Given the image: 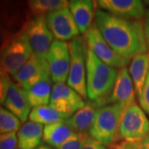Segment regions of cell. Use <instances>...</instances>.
<instances>
[{
	"instance_id": "cell-14",
	"label": "cell",
	"mask_w": 149,
	"mask_h": 149,
	"mask_svg": "<svg viewBox=\"0 0 149 149\" xmlns=\"http://www.w3.org/2000/svg\"><path fill=\"white\" fill-rule=\"evenodd\" d=\"M102 10L125 18H140L144 15L143 3L139 0H99Z\"/></svg>"
},
{
	"instance_id": "cell-22",
	"label": "cell",
	"mask_w": 149,
	"mask_h": 149,
	"mask_svg": "<svg viewBox=\"0 0 149 149\" xmlns=\"http://www.w3.org/2000/svg\"><path fill=\"white\" fill-rule=\"evenodd\" d=\"M70 117V115L61 113L49 104L33 108L30 113L29 119L32 122L48 125L65 121Z\"/></svg>"
},
{
	"instance_id": "cell-21",
	"label": "cell",
	"mask_w": 149,
	"mask_h": 149,
	"mask_svg": "<svg viewBox=\"0 0 149 149\" xmlns=\"http://www.w3.org/2000/svg\"><path fill=\"white\" fill-rule=\"evenodd\" d=\"M52 78H46L39 80L38 82L26 90L27 99L31 106L35 108L38 106L47 105L50 104L51 95H52Z\"/></svg>"
},
{
	"instance_id": "cell-2",
	"label": "cell",
	"mask_w": 149,
	"mask_h": 149,
	"mask_svg": "<svg viewBox=\"0 0 149 149\" xmlns=\"http://www.w3.org/2000/svg\"><path fill=\"white\" fill-rule=\"evenodd\" d=\"M117 69L101 61L94 52L86 48V90L87 97L98 108L108 105L115 83Z\"/></svg>"
},
{
	"instance_id": "cell-15",
	"label": "cell",
	"mask_w": 149,
	"mask_h": 149,
	"mask_svg": "<svg viewBox=\"0 0 149 149\" xmlns=\"http://www.w3.org/2000/svg\"><path fill=\"white\" fill-rule=\"evenodd\" d=\"M4 106L21 122L25 123L31 113V104L28 101L26 90L17 83H12L6 96Z\"/></svg>"
},
{
	"instance_id": "cell-18",
	"label": "cell",
	"mask_w": 149,
	"mask_h": 149,
	"mask_svg": "<svg viewBox=\"0 0 149 149\" xmlns=\"http://www.w3.org/2000/svg\"><path fill=\"white\" fill-rule=\"evenodd\" d=\"M98 109L99 108L95 102L87 103L83 108L75 112L71 117L66 119V122L68 123L74 133L87 134L91 129Z\"/></svg>"
},
{
	"instance_id": "cell-9",
	"label": "cell",
	"mask_w": 149,
	"mask_h": 149,
	"mask_svg": "<svg viewBox=\"0 0 149 149\" xmlns=\"http://www.w3.org/2000/svg\"><path fill=\"white\" fill-rule=\"evenodd\" d=\"M49 71L55 83H64L68 79L70 70V51L68 44L54 40L47 55Z\"/></svg>"
},
{
	"instance_id": "cell-10",
	"label": "cell",
	"mask_w": 149,
	"mask_h": 149,
	"mask_svg": "<svg viewBox=\"0 0 149 149\" xmlns=\"http://www.w3.org/2000/svg\"><path fill=\"white\" fill-rule=\"evenodd\" d=\"M46 20L49 30L57 41L72 40L80 33L69 8L48 13L46 15Z\"/></svg>"
},
{
	"instance_id": "cell-31",
	"label": "cell",
	"mask_w": 149,
	"mask_h": 149,
	"mask_svg": "<svg viewBox=\"0 0 149 149\" xmlns=\"http://www.w3.org/2000/svg\"><path fill=\"white\" fill-rule=\"evenodd\" d=\"M80 149H106L105 146L102 145L100 143L96 142L95 140H93L91 138L87 139V141L85 142V144L82 146V148Z\"/></svg>"
},
{
	"instance_id": "cell-6",
	"label": "cell",
	"mask_w": 149,
	"mask_h": 149,
	"mask_svg": "<svg viewBox=\"0 0 149 149\" xmlns=\"http://www.w3.org/2000/svg\"><path fill=\"white\" fill-rule=\"evenodd\" d=\"M149 134V120L143 110L135 103L123 112L118 135L125 142L136 143Z\"/></svg>"
},
{
	"instance_id": "cell-26",
	"label": "cell",
	"mask_w": 149,
	"mask_h": 149,
	"mask_svg": "<svg viewBox=\"0 0 149 149\" xmlns=\"http://www.w3.org/2000/svg\"><path fill=\"white\" fill-rule=\"evenodd\" d=\"M18 139L16 133L0 134V149H17Z\"/></svg>"
},
{
	"instance_id": "cell-27",
	"label": "cell",
	"mask_w": 149,
	"mask_h": 149,
	"mask_svg": "<svg viewBox=\"0 0 149 149\" xmlns=\"http://www.w3.org/2000/svg\"><path fill=\"white\" fill-rule=\"evenodd\" d=\"M12 83L13 82L9 74L0 69V106L4 104L6 96Z\"/></svg>"
},
{
	"instance_id": "cell-5",
	"label": "cell",
	"mask_w": 149,
	"mask_h": 149,
	"mask_svg": "<svg viewBox=\"0 0 149 149\" xmlns=\"http://www.w3.org/2000/svg\"><path fill=\"white\" fill-rule=\"evenodd\" d=\"M32 50L24 32L15 34L0 56V69L12 76L28 61Z\"/></svg>"
},
{
	"instance_id": "cell-4",
	"label": "cell",
	"mask_w": 149,
	"mask_h": 149,
	"mask_svg": "<svg viewBox=\"0 0 149 149\" xmlns=\"http://www.w3.org/2000/svg\"><path fill=\"white\" fill-rule=\"evenodd\" d=\"M84 38L76 37L68 43L70 51V70L68 85L83 99H87L86 90V47Z\"/></svg>"
},
{
	"instance_id": "cell-8",
	"label": "cell",
	"mask_w": 149,
	"mask_h": 149,
	"mask_svg": "<svg viewBox=\"0 0 149 149\" xmlns=\"http://www.w3.org/2000/svg\"><path fill=\"white\" fill-rule=\"evenodd\" d=\"M22 32L27 37L32 52L47 58L49 48L53 42V35L48 28L46 15L34 16L27 22Z\"/></svg>"
},
{
	"instance_id": "cell-13",
	"label": "cell",
	"mask_w": 149,
	"mask_h": 149,
	"mask_svg": "<svg viewBox=\"0 0 149 149\" xmlns=\"http://www.w3.org/2000/svg\"><path fill=\"white\" fill-rule=\"evenodd\" d=\"M135 89L127 67L119 69L109 103L120 104L124 110L134 104Z\"/></svg>"
},
{
	"instance_id": "cell-23",
	"label": "cell",
	"mask_w": 149,
	"mask_h": 149,
	"mask_svg": "<svg viewBox=\"0 0 149 149\" xmlns=\"http://www.w3.org/2000/svg\"><path fill=\"white\" fill-rule=\"evenodd\" d=\"M68 6L69 1L66 0H30L27 2L28 9L33 16L47 15Z\"/></svg>"
},
{
	"instance_id": "cell-24",
	"label": "cell",
	"mask_w": 149,
	"mask_h": 149,
	"mask_svg": "<svg viewBox=\"0 0 149 149\" xmlns=\"http://www.w3.org/2000/svg\"><path fill=\"white\" fill-rule=\"evenodd\" d=\"M21 128V121L5 108L0 106V134L16 133Z\"/></svg>"
},
{
	"instance_id": "cell-19",
	"label": "cell",
	"mask_w": 149,
	"mask_h": 149,
	"mask_svg": "<svg viewBox=\"0 0 149 149\" xmlns=\"http://www.w3.org/2000/svg\"><path fill=\"white\" fill-rule=\"evenodd\" d=\"M74 132L66 120L48 124L43 129V141L50 147L58 148L73 135Z\"/></svg>"
},
{
	"instance_id": "cell-32",
	"label": "cell",
	"mask_w": 149,
	"mask_h": 149,
	"mask_svg": "<svg viewBox=\"0 0 149 149\" xmlns=\"http://www.w3.org/2000/svg\"><path fill=\"white\" fill-rule=\"evenodd\" d=\"M37 149H52L50 146H47V145H41L40 147H38Z\"/></svg>"
},
{
	"instance_id": "cell-11",
	"label": "cell",
	"mask_w": 149,
	"mask_h": 149,
	"mask_svg": "<svg viewBox=\"0 0 149 149\" xmlns=\"http://www.w3.org/2000/svg\"><path fill=\"white\" fill-rule=\"evenodd\" d=\"M51 77L47 59L32 53L31 57L13 75V80L24 90L39 80Z\"/></svg>"
},
{
	"instance_id": "cell-20",
	"label": "cell",
	"mask_w": 149,
	"mask_h": 149,
	"mask_svg": "<svg viewBox=\"0 0 149 149\" xmlns=\"http://www.w3.org/2000/svg\"><path fill=\"white\" fill-rule=\"evenodd\" d=\"M148 68L149 51L146 53L140 54L134 56L130 62L128 72L132 78L135 92L139 98L142 94Z\"/></svg>"
},
{
	"instance_id": "cell-33",
	"label": "cell",
	"mask_w": 149,
	"mask_h": 149,
	"mask_svg": "<svg viewBox=\"0 0 149 149\" xmlns=\"http://www.w3.org/2000/svg\"><path fill=\"white\" fill-rule=\"evenodd\" d=\"M146 22H149V12L148 13V17H147V20H146Z\"/></svg>"
},
{
	"instance_id": "cell-34",
	"label": "cell",
	"mask_w": 149,
	"mask_h": 149,
	"mask_svg": "<svg viewBox=\"0 0 149 149\" xmlns=\"http://www.w3.org/2000/svg\"><path fill=\"white\" fill-rule=\"evenodd\" d=\"M113 149H118V148H114Z\"/></svg>"
},
{
	"instance_id": "cell-12",
	"label": "cell",
	"mask_w": 149,
	"mask_h": 149,
	"mask_svg": "<svg viewBox=\"0 0 149 149\" xmlns=\"http://www.w3.org/2000/svg\"><path fill=\"white\" fill-rule=\"evenodd\" d=\"M50 105L56 110L72 116L85 105L83 98L69 85L60 82L52 87Z\"/></svg>"
},
{
	"instance_id": "cell-30",
	"label": "cell",
	"mask_w": 149,
	"mask_h": 149,
	"mask_svg": "<svg viewBox=\"0 0 149 149\" xmlns=\"http://www.w3.org/2000/svg\"><path fill=\"white\" fill-rule=\"evenodd\" d=\"M14 35L0 23V56L7 44Z\"/></svg>"
},
{
	"instance_id": "cell-25",
	"label": "cell",
	"mask_w": 149,
	"mask_h": 149,
	"mask_svg": "<svg viewBox=\"0 0 149 149\" xmlns=\"http://www.w3.org/2000/svg\"><path fill=\"white\" fill-rule=\"evenodd\" d=\"M88 139V134L74 133L67 141L56 149H80Z\"/></svg>"
},
{
	"instance_id": "cell-17",
	"label": "cell",
	"mask_w": 149,
	"mask_h": 149,
	"mask_svg": "<svg viewBox=\"0 0 149 149\" xmlns=\"http://www.w3.org/2000/svg\"><path fill=\"white\" fill-rule=\"evenodd\" d=\"M42 124L27 121L17 131L18 149H37L43 139Z\"/></svg>"
},
{
	"instance_id": "cell-1",
	"label": "cell",
	"mask_w": 149,
	"mask_h": 149,
	"mask_svg": "<svg viewBox=\"0 0 149 149\" xmlns=\"http://www.w3.org/2000/svg\"><path fill=\"white\" fill-rule=\"evenodd\" d=\"M95 24L109 47L123 58L131 60L149 51L145 29L140 21L116 16L98 8Z\"/></svg>"
},
{
	"instance_id": "cell-28",
	"label": "cell",
	"mask_w": 149,
	"mask_h": 149,
	"mask_svg": "<svg viewBox=\"0 0 149 149\" xmlns=\"http://www.w3.org/2000/svg\"><path fill=\"white\" fill-rule=\"evenodd\" d=\"M139 100L143 109L149 114V68L147 78H146L143 88V91Z\"/></svg>"
},
{
	"instance_id": "cell-3",
	"label": "cell",
	"mask_w": 149,
	"mask_h": 149,
	"mask_svg": "<svg viewBox=\"0 0 149 149\" xmlns=\"http://www.w3.org/2000/svg\"><path fill=\"white\" fill-rule=\"evenodd\" d=\"M124 109L120 104H112L97 109L89 131L91 139L104 146H111L119 139L118 130Z\"/></svg>"
},
{
	"instance_id": "cell-7",
	"label": "cell",
	"mask_w": 149,
	"mask_h": 149,
	"mask_svg": "<svg viewBox=\"0 0 149 149\" xmlns=\"http://www.w3.org/2000/svg\"><path fill=\"white\" fill-rule=\"evenodd\" d=\"M84 40L88 48L101 61L115 69H121L123 67H126V65L130 63V59L123 58L109 47V45L102 37L101 33L98 30L95 24H92L88 31L85 32Z\"/></svg>"
},
{
	"instance_id": "cell-16",
	"label": "cell",
	"mask_w": 149,
	"mask_h": 149,
	"mask_svg": "<svg viewBox=\"0 0 149 149\" xmlns=\"http://www.w3.org/2000/svg\"><path fill=\"white\" fill-rule=\"evenodd\" d=\"M95 2L91 0H72L69 9L81 33H85L92 25L95 13Z\"/></svg>"
},
{
	"instance_id": "cell-29",
	"label": "cell",
	"mask_w": 149,
	"mask_h": 149,
	"mask_svg": "<svg viewBox=\"0 0 149 149\" xmlns=\"http://www.w3.org/2000/svg\"><path fill=\"white\" fill-rule=\"evenodd\" d=\"M115 148L118 149H149V134L140 142L128 143L124 142L117 145Z\"/></svg>"
}]
</instances>
